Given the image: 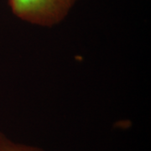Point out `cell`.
<instances>
[{"instance_id": "6da1fadb", "label": "cell", "mask_w": 151, "mask_h": 151, "mask_svg": "<svg viewBox=\"0 0 151 151\" xmlns=\"http://www.w3.org/2000/svg\"><path fill=\"white\" fill-rule=\"evenodd\" d=\"M78 0H8L12 13L22 21L52 28L68 16Z\"/></svg>"}, {"instance_id": "7a4b0ae2", "label": "cell", "mask_w": 151, "mask_h": 151, "mask_svg": "<svg viewBox=\"0 0 151 151\" xmlns=\"http://www.w3.org/2000/svg\"><path fill=\"white\" fill-rule=\"evenodd\" d=\"M0 151H44L39 146L17 143L0 132Z\"/></svg>"}]
</instances>
